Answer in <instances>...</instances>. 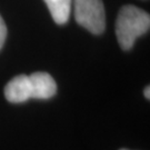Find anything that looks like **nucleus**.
Returning <instances> with one entry per match:
<instances>
[{
	"instance_id": "nucleus-3",
	"label": "nucleus",
	"mask_w": 150,
	"mask_h": 150,
	"mask_svg": "<svg viewBox=\"0 0 150 150\" xmlns=\"http://www.w3.org/2000/svg\"><path fill=\"white\" fill-rule=\"evenodd\" d=\"M29 81L33 99H50L57 92V83L47 72H33L29 76Z\"/></svg>"
},
{
	"instance_id": "nucleus-1",
	"label": "nucleus",
	"mask_w": 150,
	"mask_h": 150,
	"mask_svg": "<svg viewBox=\"0 0 150 150\" xmlns=\"http://www.w3.org/2000/svg\"><path fill=\"white\" fill-rule=\"evenodd\" d=\"M150 16L134 6H125L118 13L116 21V36L123 50H130L137 38L149 31Z\"/></svg>"
},
{
	"instance_id": "nucleus-2",
	"label": "nucleus",
	"mask_w": 150,
	"mask_h": 150,
	"mask_svg": "<svg viewBox=\"0 0 150 150\" xmlns=\"http://www.w3.org/2000/svg\"><path fill=\"white\" fill-rule=\"evenodd\" d=\"M75 19L81 27L93 35H100L106 27L102 0H72Z\"/></svg>"
},
{
	"instance_id": "nucleus-5",
	"label": "nucleus",
	"mask_w": 150,
	"mask_h": 150,
	"mask_svg": "<svg viewBox=\"0 0 150 150\" xmlns=\"http://www.w3.org/2000/svg\"><path fill=\"white\" fill-rule=\"evenodd\" d=\"M48 7L54 21L58 25H64L68 21L71 11L72 0H43Z\"/></svg>"
},
{
	"instance_id": "nucleus-6",
	"label": "nucleus",
	"mask_w": 150,
	"mask_h": 150,
	"mask_svg": "<svg viewBox=\"0 0 150 150\" xmlns=\"http://www.w3.org/2000/svg\"><path fill=\"white\" fill-rule=\"evenodd\" d=\"M6 37H7V27H6V23L2 17L0 16V49L4 47Z\"/></svg>"
},
{
	"instance_id": "nucleus-8",
	"label": "nucleus",
	"mask_w": 150,
	"mask_h": 150,
	"mask_svg": "<svg viewBox=\"0 0 150 150\" xmlns=\"http://www.w3.org/2000/svg\"><path fill=\"white\" fill-rule=\"evenodd\" d=\"M121 150H128V149H121Z\"/></svg>"
},
{
	"instance_id": "nucleus-4",
	"label": "nucleus",
	"mask_w": 150,
	"mask_h": 150,
	"mask_svg": "<svg viewBox=\"0 0 150 150\" xmlns=\"http://www.w3.org/2000/svg\"><path fill=\"white\" fill-rule=\"evenodd\" d=\"M7 100L12 103H21L31 99V87L29 76L19 75L11 79L5 88Z\"/></svg>"
},
{
	"instance_id": "nucleus-7",
	"label": "nucleus",
	"mask_w": 150,
	"mask_h": 150,
	"mask_svg": "<svg viewBox=\"0 0 150 150\" xmlns=\"http://www.w3.org/2000/svg\"><path fill=\"white\" fill-rule=\"evenodd\" d=\"M144 95H145V97L147 98V99H150V88L149 86H147L145 88V91H144Z\"/></svg>"
}]
</instances>
